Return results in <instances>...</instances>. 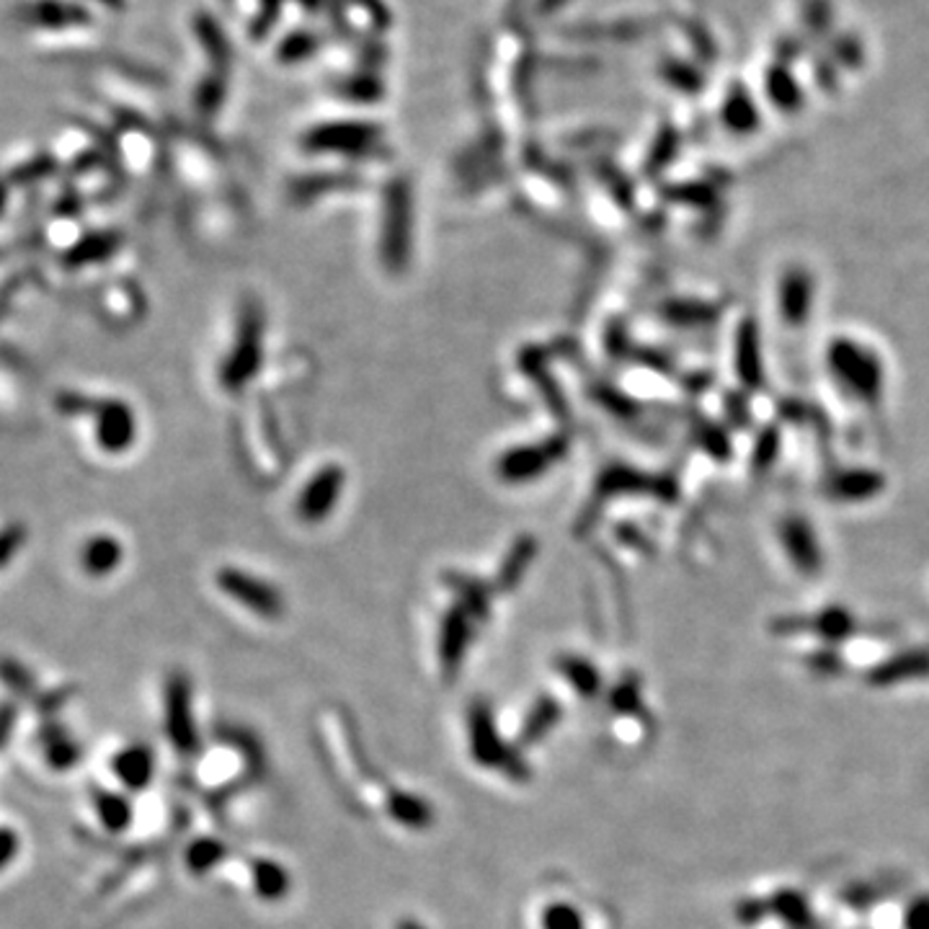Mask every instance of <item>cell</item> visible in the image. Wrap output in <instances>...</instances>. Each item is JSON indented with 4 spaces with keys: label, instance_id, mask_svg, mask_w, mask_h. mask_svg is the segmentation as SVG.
Wrapping results in <instances>:
<instances>
[{
    "label": "cell",
    "instance_id": "obj_1",
    "mask_svg": "<svg viewBox=\"0 0 929 929\" xmlns=\"http://www.w3.org/2000/svg\"><path fill=\"white\" fill-rule=\"evenodd\" d=\"M829 367L834 377L859 401L876 403L883 390V364L872 349L852 339H839L829 349Z\"/></svg>",
    "mask_w": 929,
    "mask_h": 929
},
{
    "label": "cell",
    "instance_id": "obj_2",
    "mask_svg": "<svg viewBox=\"0 0 929 929\" xmlns=\"http://www.w3.org/2000/svg\"><path fill=\"white\" fill-rule=\"evenodd\" d=\"M18 24L29 26V29L45 32H62V29H78L88 26L93 21L91 11L75 0H29L16 9Z\"/></svg>",
    "mask_w": 929,
    "mask_h": 929
},
{
    "label": "cell",
    "instance_id": "obj_3",
    "mask_svg": "<svg viewBox=\"0 0 929 929\" xmlns=\"http://www.w3.org/2000/svg\"><path fill=\"white\" fill-rule=\"evenodd\" d=\"M343 488V470L341 467H323L313 480L305 486L300 495L298 512L305 522H321L336 506Z\"/></svg>",
    "mask_w": 929,
    "mask_h": 929
},
{
    "label": "cell",
    "instance_id": "obj_4",
    "mask_svg": "<svg viewBox=\"0 0 929 929\" xmlns=\"http://www.w3.org/2000/svg\"><path fill=\"white\" fill-rule=\"evenodd\" d=\"M219 587L230 591L240 604H246V607H251L253 612H261V615H277L281 607L277 591L256 581L253 576L238 574V570H223V574H219Z\"/></svg>",
    "mask_w": 929,
    "mask_h": 929
},
{
    "label": "cell",
    "instance_id": "obj_5",
    "mask_svg": "<svg viewBox=\"0 0 929 929\" xmlns=\"http://www.w3.org/2000/svg\"><path fill=\"white\" fill-rule=\"evenodd\" d=\"M168 733L171 741L178 752H194V726H191V707H189V685L184 679H174L168 685Z\"/></svg>",
    "mask_w": 929,
    "mask_h": 929
},
{
    "label": "cell",
    "instance_id": "obj_6",
    "mask_svg": "<svg viewBox=\"0 0 929 929\" xmlns=\"http://www.w3.org/2000/svg\"><path fill=\"white\" fill-rule=\"evenodd\" d=\"M782 545L788 550L790 561L805 574H814L821 566V550H818L816 535L811 529L808 522L803 519H788L782 525Z\"/></svg>",
    "mask_w": 929,
    "mask_h": 929
},
{
    "label": "cell",
    "instance_id": "obj_7",
    "mask_svg": "<svg viewBox=\"0 0 929 929\" xmlns=\"http://www.w3.org/2000/svg\"><path fill=\"white\" fill-rule=\"evenodd\" d=\"M811 300H814V281L803 268H790L780 281V313L784 321L803 323L808 321Z\"/></svg>",
    "mask_w": 929,
    "mask_h": 929
},
{
    "label": "cell",
    "instance_id": "obj_8",
    "mask_svg": "<svg viewBox=\"0 0 929 929\" xmlns=\"http://www.w3.org/2000/svg\"><path fill=\"white\" fill-rule=\"evenodd\" d=\"M153 773H155V762L150 749L129 746L116 754L114 775L120 777V782L127 790H145L150 784V780H153Z\"/></svg>",
    "mask_w": 929,
    "mask_h": 929
},
{
    "label": "cell",
    "instance_id": "obj_9",
    "mask_svg": "<svg viewBox=\"0 0 929 929\" xmlns=\"http://www.w3.org/2000/svg\"><path fill=\"white\" fill-rule=\"evenodd\" d=\"M880 488H883V478L872 470H850L831 480V493L839 501L872 499V493H878Z\"/></svg>",
    "mask_w": 929,
    "mask_h": 929
},
{
    "label": "cell",
    "instance_id": "obj_10",
    "mask_svg": "<svg viewBox=\"0 0 929 929\" xmlns=\"http://www.w3.org/2000/svg\"><path fill=\"white\" fill-rule=\"evenodd\" d=\"M93 803L96 814H99L101 824L106 826L109 831L120 834V831L129 829V824H133V805H129L127 798L106 793V790H93Z\"/></svg>",
    "mask_w": 929,
    "mask_h": 929
},
{
    "label": "cell",
    "instance_id": "obj_11",
    "mask_svg": "<svg viewBox=\"0 0 929 929\" xmlns=\"http://www.w3.org/2000/svg\"><path fill=\"white\" fill-rule=\"evenodd\" d=\"M929 669V653H904L901 658L888 661L883 669L876 671L878 685H896V679L917 677Z\"/></svg>",
    "mask_w": 929,
    "mask_h": 929
},
{
    "label": "cell",
    "instance_id": "obj_12",
    "mask_svg": "<svg viewBox=\"0 0 929 929\" xmlns=\"http://www.w3.org/2000/svg\"><path fill=\"white\" fill-rule=\"evenodd\" d=\"M545 465H548V454L542 450H522V452H514L512 457H506L501 467H504L509 478L522 480V478H532V475L540 473Z\"/></svg>",
    "mask_w": 929,
    "mask_h": 929
},
{
    "label": "cell",
    "instance_id": "obj_13",
    "mask_svg": "<svg viewBox=\"0 0 929 929\" xmlns=\"http://www.w3.org/2000/svg\"><path fill=\"white\" fill-rule=\"evenodd\" d=\"M78 746L71 739H65V733L54 731L47 736V759L54 769H71L78 762Z\"/></svg>",
    "mask_w": 929,
    "mask_h": 929
},
{
    "label": "cell",
    "instance_id": "obj_14",
    "mask_svg": "<svg viewBox=\"0 0 929 929\" xmlns=\"http://www.w3.org/2000/svg\"><path fill=\"white\" fill-rule=\"evenodd\" d=\"M741 341H739V369L741 377H746L749 382H754L759 377V354H756V336L754 328H741Z\"/></svg>",
    "mask_w": 929,
    "mask_h": 929
},
{
    "label": "cell",
    "instance_id": "obj_15",
    "mask_svg": "<svg viewBox=\"0 0 929 929\" xmlns=\"http://www.w3.org/2000/svg\"><path fill=\"white\" fill-rule=\"evenodd\" d=\"M0 679H3L5 687H11V690L16 694H29L32 687H34L32 674L11 658L0 661Z\"/></svg>",
    "mask_w": 929,
    "mask_h": 929
},
{
    "label": "cell",
    "instance_id": "obj_16",
    "mask_svg": "<svg viewBox=\"0 0 929 929\" xmlns=\"http://www.w3.org/2000/svg\"><path fill=\"white\" fill-rule=\"evenodd\" d=\"M219 855H223V850H219V844H215V842H206V839H202V842H197L194 846H191L189 855H186V859H189L191 870L202 872V870H206V867H210L212 863H215V859H217Z\"/></svg>",
    "mask_w": 929,
    "mask_h": 929
},
{
    "label": "cell",
    "instance_id": "obj_17",
    "mask_svg": "<svg viewBox=\"0 0 929 929\" xmlns=\"http://www.w3.org/2000/svg\"><path fill=\"white\" fill-rule=\"evenodd\" d=\"M545 929H581V917L570 906H553L545 914Z\"/></svg>",
    "mask_w": 929,
    "mask_h": 929
},
{
    "label": "cell",
    "instance_id": "obj_18",
    "mask_svg": "<svg viewBox=\"0 0 929 929\" xmlns=\"http://www.w3.org/2000/svg\"><path fill=\"white\" fill-rule=\"evenodd\" d=\"M259 891L266 893V896H272L274 891H279L281 886V872L274 865H259Z\"/></svg>",
    "mask_w": 929,
    "mask_h": 929
},
{
    "label": "cell",
    "instance_id": "obj_19",
    "mask_svg": "<svg viewBox=\"0 0 929 929\" xmlns=\"http://www.w3.org/2000/svg\"><path fill=\"white\" fill-rule=\"evenodd\" d=\"M18 852V839L11 829H0V870H5V865L16 857Z\"/></svg>",
    "mask_w": 929,
    "mask_h": 929
},
{
    "label": "cell",
    "instance_id": "obj_20",
    "mask_svg": "<svg viewBox=\"0 0 929 929\" xmlns=\"http://www.w3.org/2000/svg\"><path fill=\"white\" fill-rule=\"evenodd\" d=\"M906 927L908 929H929V899L919 901V904L914 906L912 912H908Z\"/></svg>",
    "mask_w": 929,
    "mask_h": 929
},
{
    "label": "cell",
    "instance_id": "obj_21",
    "mask_svg": "<svg viewBox=\"0 0 929 929\" xmlns=\"http://www.w3.org/2000/svg\"><path fill=\"white\" fill-rule=\"evenodd\" d=\"M13 720H16V711H13L11 705L0 707V746L9 741V736L13 731Z\"/></svg>",
    "mask_w": 929,
    "mask_h": 929
},
{
    "label": "cell",
    "instance_id": "obj_22",
    "mask_svg": "<svg viewBox=\"0 0 929 929\" xmlns=\"http://www.w3.org/2000/svg\"><path fill=\"white\" fill-rule=\"evenodd\" d=\"M93 3L106 5V9H112V11H122L124 9V0H93Z\"/></svg>",
    "mask_w": 929,
    "mask_h": 929
}]
</instances>
